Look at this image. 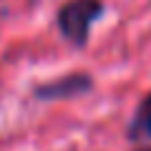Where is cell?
Returning <instances> with one entry per match:
<instances>
[{"instance_id": "3", "label": "cell", "mask_w": 151, "mask_h": 151, "mask_svg": "<svg viewBox=\"0 0 151 151\" xmlns=\"http://www.w3.org/2000/svg\"><path fill=\"white\" fill-rule=\"evenodd\" d=\"M126 134L131 141H151V93L139 103Z\"/></svg>"}, {"instance_id": "2", "label": "cell", "mask_w": 151, "mask_h": 151, "mask_svg": "<svg viewBox=\"0 0 151 151\" xmlns=\"http://www.w3.org/2000/svg\"><path fill=\"white\" fill-rule=\"evenodd\" d=\"M91 88H93V78L88 73H68L55 81L35 86L33 96L38 101H65V98L86 96V93H91Z\"/></svg>"}, {"instance_id": "1", "label": "cell", "mask_w": 151, "mask_h": 151, "mask_svg": "<svg viewBox=\"0 0 151 151\" xmlns=\"http://www.w3.org/2000/svg\"><path fill=\"white\" fill-rule=\"evenodd\" d=\"M103 0H68L58 10V28L73 48H86L93 23L103 18Z\"/></svg>"}, {"instance_id": "4", "label": "cell", "mask_w": 151, "mask_h": 151, "mask_svg": "<svg viewBox=\"0 0 151 151\" xmlns=\"http://www.w3.org/2000/svg\"><path fill=\"white\" fill-rule=\"evenodd\" d=\"M134 151H151V146H141V149H134Z\"/></svg>"}]
</instances>
